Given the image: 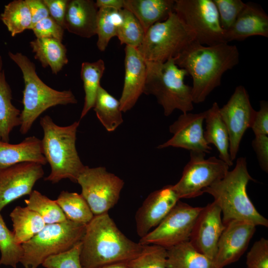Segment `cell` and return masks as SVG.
Wrapping results in <instances>:
<instances>
[{"label": "cell", "instance_id": "6da1fadb", "mask_svg": "<svg viewBox=\"0 0 268 268\" xmlns=\"http://www.w3.org/2000/svg\"><path fill=\"white\" fill-rule=\"evenodd\" d=\"M239 58L235 45L223 43L204 46L195 40L174 60L179 67L192 77L193 101L198 104L203 102L220 85L223 74L238 64Z\"/></svg>", "mask_w": 268, "mask_h": 268}, {"label": "cell", "instance_id": "7a4b0ae2", "mask_svg": "<svg viewBox=\"0 0 268 268\" xmlns=\"http://www.w3.org/2000/svg\"><path fill=\"white\" fill-rule=\"evenodd\" d=\"M81 242L80 260L83 268L126 263L138 256L144 247L128 238L108 212L94 216L86 224Z\"/></svg>", "mask_w": 268, "mask_h": 268}, {"label": "cell", "instance_id": "3957f363", "mask_svg": "<svg viewBox=\"0 0 268 268\" xmlns=\"http://www.w3.org/2000/svg\"><path fill=\"white\" fill-rule=\"evenodd\" d=\"M250 175L246 158L237 159L234 169L228 171L221 180L205 189L203 193L211 195L223 214L224 225L233 220H240L254 225L268 226V220L256 209L247 193Z\"/></svg>", "mask_w": 268, "mask_h": 268}, {"label": "cell", "instance_id": "277c9868", "mask_svg": "<svg viewBox=\"0 0 268 268\" xmlns=\"http://www.w3.org/2000/svg\"><path fill=\"white\" fill-rule=\"evenodd\" d=\"M79 121L67 126L56 124L46 115L40 119L44 132L41 140L43 154L51 167V173L44 180L55 184L64 179L76 183L84 169L75 145Z\"/></svg>", "mask_w": 268, "mask_h": 268}, {"label": "cell", "instance_id": "5b68a950", "mask_svg": "<svg viewBox=\"0 0 268 268\" xmlns=\"http://www.w3.org/2000/svg\"><path fill=\"white\" fill-rule=\"evenodd\" d=\"M8 55L20 68L24 82L23 108L20 115L21 134H26L36 120L49 108L77 103L70 90L58 91L46 84L37 75L35 64L27 56L11 52Z\"/></svg>", "mask_w": 268, "mask_h": 268}, {"label": "cell", "instance_id": "8992f818", "mask_svg": "<svg viewBox=\"0 0 268 268\" xmlns=\"http://www.w3.org/2000/svg\"><path fill=\"white\" fill-rule=\"evenodd\" d=\"M146 76L143 93L155 97L168 116L175 110L183 113L194 108L192 86L184 82L187 71L179 67L174 59L164 63L146 61Z\"/></svg>", "mask_w": 268, "mask_h": 268}, {"label": "cell", "instance_id": "52a82bcc", "mask_svg": "<svg viewBox=\"0 0 268 268\" xmlns=\"http://www.w3.org/2000/svg\"><path fill=\"white\" fill-rule=\"evenodd\" d=\"M195 40L194 32L174 12L149 27L136 49L145 61L164 63L176 58Z\"/></svg>", "mask_w": 268, "mask_h": 268}, {"label": "cell", "instance_id": "ba28073f", "mask_svg": "<svg viewBox=\"0 0 268 268\" xmlns=\"http://www.w3.org/2000/svg\"><path fill=\"white\" fill-rule=\"evenodd\" d=\"M86 224L67 219L46 224L28 241L22 244L20 261L24 268H37L47 258L67 251L81 242Z\"/></svg>", "mask_w": 268, "mask_h": 268}, {"label": "cell", "instance_id": "9c48e42d", "mask_svg": "<svg viewBox=\"0 0 268 268\" xmlns=\"http://www.w3.org/2000/svg\"><path fill=\"white\" fill-rule=\"evenodd\" d=\"M174 12L194 32L196 40L204 46L225 43L213 0H175Z\"/></svg>", "mask_w": 268, "mask_h": 268}, {"label": "cell", "instance_id": "30bf717a", "mask_svg": "<svg viewBox=\"0 0 268 268\" xmlns=\"http://www.w3.org/2000/svg\"><path fill=\"white\" fill-rule=\"evenodd\" d=\"M76 183L94 215L108 212L118 203L125 184L123 179L104 167L87 166L80 173Z\"/></svg>", "mask_w": 268, "mask_h": 268}, {"label": "cell", "instance_id": "8fae6325", "mask_svg": "<svg viewBox=\"0 0 268 268\" xmlns=\"http://www.w3.org/2000/svg\"><path fill=\"white\" fill-rule=\"evenodd\" d=\"M190 152V160L184 167L180 179L173 185L180 199L203 195L205 189L222 179L229 171V166L219 158H205V153Z\"/></svg>", "mask_w": 268, "mask_h": 268}, {"label": "cell", "instance_id": "7c38bea8", "mask_svg": "<svg viewBox=\"0 0 268 268\" xmlns=\"http://www.w3.org/2000/svg\"><path fill=\"white\" fill-rule=\"evenodd\" d=\"M203 207H193L180 200L159 224L138 243L166 249L189 241L196 219Z\"/></svg>", "mask_w": 268, "mask_h": 268}, {"label": "cell", "instance_id": "4fadbf2b", "mask_svg": "<svg viewBox=\"0 0 268 268\" xmlns=\"http://www.w3.org/2000/svg\"><path fill=\"white\" fill-rule=\"evenodd\" d=\"M219 111L228 131L229 152L233 161L245 133L251 128L257 111L253 108L245 88L239 85L226 104L220 108Z\"/></svg>", "mask_w": 268, "mask_h": 268}, {"label": "cell", "instance_id": "5bb4252c", "mask_svg": "<svg viewBox=\"0 0 268 268\" xmlns=\"http://www.w3.org/2000/svg\"><path fill=\"white\" fill-rule=\"evenodd\" d=\"M44 174L43 165L33 162L0 167V211L12 201L29 195Z\"/></svg>", "mask_w": 268, "mask_h": 268}, {"label": "cell", "instance_id": "9a60e30c", "mask_svg": "<svg viewBox=\"0 0 268 268\" xmlns=\"http://www.w3.org/2000/svg\"><path fill=\"white\" fill-rule=\"evenodd\" d=\"M206 111L199 113H183L169 126L171 138L157 146L158 149L168 147L181 148L209 154L212 148L204 137L203 123Z\"/></svg>", "mask_w": 268, "mask_h": 268}, {"label": "cell", "instance_id": "2e32d148", "mask_svg": "<svg viewBox=\"0 0 268 268\" xmlns=\"http://www.w3.org/2000/svg\"><path fill=\"white\" fill-rule=\"evenodd\" d=\"M221 210L213 201L202 207L191 232L189 242L199 252L213 261L217 246L225 228Z\"/></svg>", "mask_w": 268, "mask_h": 268}, {"label": "cell", "instance_id": "e0dca14e", "mask_svg": "<svg viewBox=\"0 0 268 268\" xmlns=\"http://www.w3.org/2000/svg\"><path fill=\"white\" fill-rule=\"evenodd\" d=\"M180 200L173 185L151 193L137 210L135 220L137 235H146L156 227Z\"/></svg>", "mask_w": 268, "mask_h": 268}, {"label": "cell", "instance_id": "ac0fdd59", "mask_svg": "<svg viewBox=\"0 0 268 268\" xmlns=\"http://www.w3.org/2000/svg\"><path fill=\"white\" fill-rule=\"evenodd\" d=\"M225 226L213 261L216 268H223L238 261L246 250L256 231V226L240 220H231Z\"/></svg>", "mask_w": 268, "mask_h": 268}, {"label": "cell", "instance_id": "d6986e66", "mask_svg": "<svg viewBox=\"0 0 268 268\" xmlns=\"http://www.w3.org/2000/svg\"><path fill=\"white\" fill-rule=\"evenodd\" d=\"M125 77L119 99L122 112L131 110L143 93L146 76L145 61L136 48L126 46Z\"/></svg>", "mask_w": 268, "mask_h": 268}, {"label": "cell", "instance_id": "ffe728a7", "mask_svg": "<svg viewBox=\"0 0 268 268\" xmlns=\"http://www.w3.org/2000/svg\"><path fill=\"white\" fill-rule=\"evenodd\" d=\"M253 36L268 37V16L260 7L246 3L233 25L225 31V41L228 43Z\"/></svg>", "mask_w": 268, "mask_h": 268}, {"label": "cell", "instance_id": "44dd1931", "mask_svg": "<svg viewBox=\"0 0 268 268\" xmlns=\"http://www.w3.org/2000/svg\"><path fill=\"white\" fill-rule=\"evenodd\" d=\"M99 8L92 0H68L65 28L69 32L82 38L96 35Z\"/></svg>", "mask_w": 268, "mask_h": 268}, {"label": "cell", "instance_id": "7402d4cb", "mask_svg": "<svg viewBox=\"0 0 268 268\" xmlns=\"http://www.w3.org/2000/svg\"><path fill=\"white\" fill-rule=\"evenodd\" d=\"M24 162H35L43 166L47 163L40 139L35 136H28L17 144L0 139V167Z\"/></svg>", "mask_w": 268, "mask_h": 268}, {"label": "cell", "instance_id": "603a6c76", "mask_svg": "<svg viewBox=\"0 0 268 268\" xmlns=\"http://www.w3.org/2000/svg\"><path fill=\"white\" fill-rule=\"evenodd\" d=\"M175 0H125V7L138 19L145 32L174 12Z\"/></svg>", "mask_w": 268, "mask_h": 268}, {"label": "cell", "instance_id": "cb8c5ba5", "mask_svg": "<svg viewBox=\"0 0 268 268\" xmlns=\"http://www.w3.org/2000/svg\"><path fill=\"white\" fill-rule=\"evenodd\" d=\"M219 109L217 103L214 102L211 107L206 110L204 137L208 145L212 144L216 147L219 153V158L230 167L233 165V162L229 152V135Z\"/></svg>", "mask_w": 268, "mask_h": 268}, {"label": "cell", "instance_id": "d4e9b609", "mask_svg": "<svg viewBox=\"0 0 268 268\" xmlns=\"http://www.w3.org/2000/svg\"><path fill=\"white\" fill-rule=\"evenodd\" d=\"M34 58L43 67H50L58 74L68 62L67 50L62 42L53 38H36L29 43Z\"/></svg>", "mask_w": 268, "mask_h": 268}, {"label": "cell", "instance_id": "484cf974", "mask_svg": "<svg viewBox=\"0 0 268 268\" xmlns=\"http://www.w3.org/2000/svg\"><path fill=\"white\" fill-rule=\"evenodd\" d=\"M166 249V268H216L212 260L197 251L189 241Z\"/></svg>", "mask_w": 268, "mask_h": 268}, {"label": "cell", "instance_id": "4316f807", "mask_svg": "<svg viewBox=\"0 0 268 268\" xmlns=\"http://www.w3.org/2000/svg\"><path fill=\"white\" fill-rule=\"evenodd\" d=\"M9 216L15 240L21 245L30 240L46 225L37 212L27 206L15 207Z\"/></svg>", "mask_w": 268, "mask_h": 268}, {"label": "cell", "instance_id": "83f0119b", "mask_svg": "<svg viewBox=\"0 0 268 268\" xmlns=\"http://www.w3.org/2000/svg\"><path fill=\"white\" fill-rule=\"evenodd\" d=\"M11 100V89L3 70L0 74V139L5 142H9L11 132L20 125L21 111Z\"/></svg>", "mask_w": 268, "mask_h": 268}, {"label": "cell", "instance_id": "f1b7e54d", "mask_svg": "<svg viewBox=\"0 0 268 268\" xmlns=\"http://www.w3.org/2000/svg\"><path fill=\"white\" fill-rule=\"evenodd\" d=\"M93 108L97 118L109 132L115 131L123 123L119 100L101 85Z\"/></svg>", "mask_w": 268, "mask_h": 268}, {"label": "cell", "instance_id": "f546056e", "mask_svg": "<svg viewBox=\"0 0 268 268\" xmlns=\"http://www.w3.org/2000/svg\"><path fill=\"white\" fill-rule=\"evenodd\" d=\"M105 68V64L102 59L93 62H85L81 64L80 76L85 96L80 119H83L94 107Z\"/></svg>", "mask_w": 268, "mask_h": 268}, {"label": "cell", "instance_id": "4dcf8cb0", "mask_svg": "<svg viewBox=\"0 0 268 268\" xmlns=\"http://www.w3.org/2000/svg\"><path fill=\"white\" fill-rule=\"evenodd\" d=\"M56 201L70 221L86 225L94 216L81 194L63 191Z\"/></svg>", "mask_w": 268, "mask_h": 268}, {"label": "cell", "instance_id": "1f68e13d", "mask_svg": "<svg viewBox=\"0 0 268 268\" xmlns=\"http://www.w3.org/2000/svg\"><path fill=\"white\" fill-rule=\"evenodd\" d=\"M0 19L12 37L26 29L30 30L31 16L25 0H14L6 4L0 15Z\"/></svg>", "mask_w": 268, "mask_h": 268}, {"label": "cell", "instance_id": "d6a6232c", "mask_svg": "<svg viewBox=\"0 0 268 268\" xmlns=\"http://www.w3.org/2000/svg\"><path fill=\"white\" fill-rule=\"evenodd\" d=\"M120 10L110 8H99L96 25L97 47L101 52L105 51L110 40L117 36L122 21Z\"/></svg>", "mask_w": 268, "mask_h": 268}, {"label": "cell", "instance_id": "836d02e7", "mask_svg": "<svg viewBox=\"0 0 268 268\" xmlns=\"http://www.w3.org/2000/svg\"><path fill=\"white\" fill-rule=\"evenodd\" d=\"M24 200L26 206L37 212L46 224L60 223L67 219L56 200L50 199L39 191L33 190Z\"/></svg>", "mask_w": 268, "mask_h": 268}, {"label": "cell", "instance_id": "e575fe53", "mask_svg": "<svg viewBox=\"0 0 268 268\" xmlns=\"http://www.w3.org/2000/svg\"><path fill=\"white\" fill-rule=\"evenodd\" d=\"M0 266H11L17 268L22 259L23 249L18 243L12 231H10L0 213Z\"/></svg>", "mask_w": 268, "mask_h": 268}, {"label": "cell", "instance_id": "d590c367", "mask_svg": "<svg viewBox=\"0 0 268 268\" xmlns=\"http://www.w3.org/2000/svg\"><path fill=\"white\" fill-rule=\"evenodd\" d=\"M120 12L122 21L117 37L121 44L137 48L142 43L145 32L139 21L130 11L123 8Z\"/></svg>", "mask_w": 268, "mask_h": 268}, {"label": "cell", "instance_id": "8d00e7d4", "mask_svg": "<svg viewBox=\"0 0 268 268\" xmlns=\"http://www.w3.org/2000/svg\"><path fill=\"white\" fill-rule=\"evenodd\" d=\"M167 249L156 245H148L141 253L125 263L127 268H166Z\"/></svg>", "mask_w": 268, "mask_h": 268}, {"label": "cell", "instance_id": "74e56055", "mask_svg": "<svg viewBox=\"0 0 268 268\" xmlns=\"http://www.w3.org/2000/svg\"><path fill=\"white\" fill-rule=\"evenodd\" d=\"M81 242L69 250L49 257L42 264L45 268H83L80 260Z\"/></svg>", "mask_w": 268, "mask_h": 268}, {"label": "cell", "instance_id": "f35d334b", "mask_svg": "<svg viewBox=\"0 0 268 268\" xmlns=\"http://www.w3.org/2000/svg\"><path fill=\"white\" fill-rule=\"evenodd\" d=\"M219 17L221 27L225 31L234 24L246 5L241 0H213Z\"/></svg>", "mask_w": 268, "mask_h": 268}, {"label": "cell", "instance_id": "ab89813d", "mask_svg": "<svg viewBox=\"0 0 268 268\" xmlns=\"http://www.w3.org/2000/svg\"><path fill=\"white\" fill-rule=\"evenodd\" d=\"M248 268H268V240L261 238L257 241L247 253Z\"/></svg>", "mask_w": 268, "mask_h": 268}, {"label": "cell", "instance_id": "60d3db41", "mask_svg": "<svg viewBox=\"0 0 268 268\" xmlns=\"http://www.w3.org/2000/svg\"><path fill=\"white\" fill-rule=\"evenodd\" d=\"M31 30L36 38H53L62 42L65 29L49 16L36 23Z\"/></svg>", "mask_w": 268, "mask_h": 268}, {"label": "cell", "instance_id": "b9f144b4", "mask_svg": "<svg viewBox=\"0 0 268 268\" xmlns=\"http://www.w3.org/2000/svg\"><path fill=\"white\" fill-rule=\"evenodd\" d=\"M260 106V109L256 111L251 128L255 135H268V102L265 100L261 101Z\"/></svg>", "mask_w": 268, "mask_h": 268}, {"label": "cell", "instance_id": "7bdbcfd3", "mask_svg": "<svg viewBox=\"0 0 268 268\" xmlns=\"http://www.w3.org/2000/svg\"><path fill=\"white\" fill-rule=\"evenodd\" d=\"M254 150L256 153L260 166L265 172L268 171V136L255 135L252 142Z\"/></svg>", "mask_w": 268, "mask_h": 268}, {"label": "cell", "instance_id": "ee69618b", "mask_svg": "<svg viewBox=\"0 0 268 268\" xmlns=\"http://www.w3.org/2000/svg\"><path fill=\"white\" fill-rule=\"evenodd\" d=\"M50 16L65 29V18L68 0H43Z\"/></svg>", "mask_w": 268, "mask_h": 268}, {"label": "cell", "instance_id": "f6af8a7d", "mask_svg": "<svg viewBox=\"0 0 268 268\" xmlns=\"http://www.w3.org/2000/svg\"><path fill=\"white\" fill-rule=\"evenodd\" d=\"M31 16L30 30L38 22L50 16L48 9L43 0H25Z\"/></svg>", "mask_w": 268, "mask_h": 268}, {"label": "cell", "instance_id": "bcb514c9", "mask_svg": "<svg viewBox=\"0 0 268 268\" xmlns=\"http://www.w3.org/2000/svg\"><path fill=\"white\" fill-rule=\"evenodd\" d=\"M95 2L98 8H110L120 10L125 7V0H97Z\"/></svg>", "mask_w": 268, "mask_h": 268}, {"label": "cell", "instance_id": "7dc6e473", "mask_svg": "<svg viewBox=\"0 0 268 268\" xmlns=\"http://www.w3.org/2000/svg\"><path fill=\"white\" fill-rule=\"evenodd\" d=\"M98 268H127L125 263H117L108 265Z\"/></svg>", "mask_w": 268, "mask_h": 268}, {"label": "cell", "instance_id": "c3c4849f", "mask_svg": "<svg viewBox=\"0 0 268 268\" xmlns=\"http://www.w3.org/2000/svg\"><path fill=\"white\" fill-rule=\"evenodd\" d=\"M2 67H3L2 58L1 57V56H0V74L1 72V71L3 70Z\"/></svg>", "mask_w": 268, "mask_h": 268}, {"label": "cell", "instance_id": "681fc988", "mask_svg": "<svg viewBox=\"0 0 268 268\" xmlns=\"http://www.w3.org/2000/svg\"></svg>", "mask_w": 268, "mask_h": 268}]
</instances>
